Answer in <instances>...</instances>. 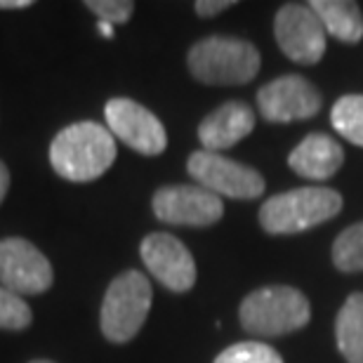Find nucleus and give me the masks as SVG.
Masks as SVG:
<instances>
[{
    "label": "nucleus",
    "mask_w": 363,
    "mask_h": 363,
    "mask_svg": "<svg viewBox=\"0 0 363 363\" xmlns=\"http://www.w3.org/2000/svg\"><path fill=\"white\" fill-rule=\"evenodd\" d=\"M274 38L295 64H318L325 55V28L309 3H286L274 17Z\"/></svg>",
    "instance_id": "nucleus-7"
},
{
    "label": "nucleus",
    "mask_w": 363,
    "mask_h": 363,
    "mask_svg": "<svg viewBox=\"0 0 363 363\" xmlns=\"http://www.w3.org/2000/svg\"><path fill=\"white\" fill-rule=\"evenodd\" d=\"M31 5V0H0V10H24Z\"/></svg>",
    "instance_id": "nucleus-24"
},
{
    "label": "nucleus",
    "mask_w": 363,
    "mask_h": 363,
    "mask_svg": "<svg viewBox=\"0 0 363 363\" xmlns=\"http://www.w3.org/2000/svg\"><path fill=\"white\" fill-rule=\"evenodd\" d=\"M323 97L311 81L300 74L274 78L257 92V108L269 123L307 121L321 111Z\"/></svg>",
    "instance_id": "nucleus-11"
},
{
    "label": "nucleus",
    "mask_w": 363,
    "mask_h": 363,
    "mask_svg": "<svg viewBox=\"0 0 363 363\" xmlns=\"http://www.w3.org/2000/svg\"><path fill=\"white\" fill-rule=\"evenodd\" d=\"M55 283L50 259L21 236L0 241V286L14 295H40Z\"/></svg>",
    "instance_id": "nucleus-10"
},
{
    "label": "nucleus",
    "mask_w": 363,
    "mask_h": 363,
    "mask_svg": "<svg viewBox=\"0 0 363 363\" xmlns=\"http://www.w3.org/2000/svg\"><path fill=\"white\" fill-rule=\"evenodd\" d=\"M151 208L156 220L175 227H213L224 215L220 196L199 184H168L156 189Z\"/></svg>",
    "instance_id": "nucleus-9"
},
{
    "label": "nucleus",
    "mask_w": 363,
    "mask_h": 363,
    "mask_svg": "<svg viewBox=\"0 0 363 363\" xmlns=\"http://www.w3.org/2000/svg\"><path fill=\"white\" fill-rule=\"evenodd\" d=\"M151 302H154V290L147 276L137 269L118 274L108 283L104 300H101V335L116 345L130 342L147 321Z\"/></svg>",
    "instance_id": "nucleus-5"
},
{
    "label": "nucleus",
    "mask_w": 363,
    "mask_h": 363,
    "mask_svg": "<svg viewBox=\"0 0 363 363\" xmlns=\"http://www.w3.org/2000/svg\"><path fill=\"white\" fill-rule=\"evenodd\" d=\"M213 363H283V359L269 345L248 340V342H236L222 350Z\"/></svg>",
    "instance_id": "nucleus-19"
},
{
    "label": "nucleus",
    "mask_w": 363,
    "mask_h": 363,
    "mask_svg": "<svg viewBox=\"0 0 363 363\" xmlns=\"http://www.w3.org/2000/svg\"><path fill=\"white\" fill-rule=\"evenodd\" d=\"M31 363H55V361H48V359H38V361H31Z\"/></svg>",
    "instance_id": "nucleus-26"
},
{
    "label": "nucleus",
    "mask_w": 363,
    "mask_h": 363,
    "mask_svg": "<svg viewBox=\"0 0 363 363\" xmlns=\"http://www.w3.org/2000/svg\"><path fill=\"white\" fill-rule=\"evenodd\" d=\"M335 340L347 363H363V293H352L340 307Z\"/></svg>",
    "instance_id": "nucleus-16"
},
{
    "label": "nucleus",
    "mask_w": 363,
    "mask_h": 363,
    "mask_svg": "<svg viewBox=\"0 0 363 363\" xmlns=\"http://www.w3.org/2000/svg\"><path fill=\"white\" fill-rule=\"evenodd\" d=\"M85 7L97 14L99 21L111 26L125 24L135 12V3H130V0H88Z\"/></svg>",
    "instance_id": "nucleus-21"
},
{
    "label": "nucleus",
    "mask_w": 363,
    "mask_h": 363,
    "mask_svg": "<svg viewBox=\"0 0 363 363\" xmlns=\"http://www.w3.org/2000/svg\"><path fill=\"white\" fill-rule=\"evenodd\" d=\"M342 203L340 191L330 186H297L262 203L259 227L272 236L302 234L340 215Z\"/></svg>",
    "instance_id": "nucleus-2"
},
{
    "label": "nucleus",
    "mask_w": 363,
    "mask_h": 363,
    "mask_svg": "<svg viewBox=\"0 0 363 363\" xmlns=\"http://www.w3.org/2000/svg\"><path fill=\"white\" fill-rule=\"evenodd\" d=\"M7 189H10V170H7V165L0 161V203L5 201Z\"/></svg>",
    "instance_id": "nucleus-23"
},
{
    "label": "nucleus",
    "mask_w": 363,
    "mask_h": 363,
    "mask_svg": "<svg viewBox=\"0 0 363 363\" xmlns=\"http://www.w3.org/2000/svg\"><path fill=\"white\" fill-rule=\"evenodd\" d=\"M186 170L196 179V184L215 196L252 201L264 194V177L255 168L213 151H194L186 161Z\"/></svg>",
    "instance_id": "nucleus-6"
},
{
    "label": "nucleus",
    "mask_w": 363,
    "mask_h": 363,
    "mask_svg": "<svg viewBox=\"0 0 363 363\" xmlns=\"http://www.w3.org/2000/svg\"><path fill=\"white\" fill-rule=\"evenodd\" d=\"M236 3L234 0H199V3L194 5V10L199 17L208 19V17H217V14H222L224 10H229V7H234Z\"/></svg>",
    "instance_id": "nucleus-22"
},
{
    "label": "nucleus",
    "mask_w": 363,
    "mask_h": 363,
    "mask_svg": "<svg viewBox=\"0 0 363 363\" xmlns=\"http://www.w3.org/2000/svg\"><path fill=\"white\" fill-rule=\"evenodd\" d=\"M33 321L31 307L14 295L12 290L0 286V328L3 330H26Z\"/></svg>",
    "instance_id": "nucleus-20"
},
{
    "label": "nucleus",
    "mask_w": 363,
    "mask_h": 363,
    "mask_svg": "<svg viewBox=\"0 0 363 363\" xmlns=\"http://www.w3.org/2000/svg\"><path fill=\"white\" fill-rule=\"evenodd\" d=\"M116 161V142L106 125L94 121L71 123L50 144V165L67 182L99 179Z\"/></svg>",
    "instance_id": "nucleus-1"
},
{
    "label": "nucleus",
    "mask_w": 363,
    "mask_h": 363,
    "mask_svg": "<svg viewBox=\"0 0 363 363\" xmlns=\"http://www.w3.org/2000/svg\"><path fill=\"white\" fill-rule=\"evenodd\" d=\"M316 17L321 19L325 33L333 38L357 45L363 40V12L354 0H314L309 3Z\"/></svg>",
    "instance_id": "nucleus-15"
},
{
    "label": "nucleus",
    "mask_w": 363,
    "mask_h": 363,
    "mask_svg": "<svg viewBox=\"0 0 363 363\" xmlns=\"http://www.w3.org/2000/svg\"><path fill=\"white\" fill-rule=\"evenodd\" d=\"M311 318V304L302 290L293 286L257 288L238 309L243 330L257 337H281L304 328Z\"/></svg>",
    "instance_id": "nucleus-4"
},
{
    "label": "nucleus",
    "mask_w": 363,
    "mask_h": 363,
    "mask_svg": "<svg viewBox=\"0 0 363 363\" xmlns=\"http://www.w3.org/2000/svg\"><path fill=\"white\" fill-rule=\"evenodd\" d=\"M140 257L154 279L172 293H189L196 283V262L177 236L154 231L142 238Z\"/></svg>",
    "instance_id": "nucleus-12"
},
{
    "label": "nucleus",
    "mask_w": 363,
    "mask_h": 363,
    "mask_svg": "<svg viewBox=\"0 0 363 363\" xmlns=\"http://www.w3.org/2000/svg\"><path fill=\"white\" fill-rule=\"evenodd\" d=\"M106 128L142 156H158L168 147V133L154 111L128 97H113L104 106Z\"/></svg>",
    "instance_id": "nucleus-8"
},
{
    "label": "nucleus",
    "mask_w": 363,
    "mask_h": 363,
    "mask_svg": "<svg viewBox=\"0 0 363 363\" xmlns=\"http://www.w3.org/2000/svg\"><path fill=\"white\" fill-rule=\"evenodd\" d=\"M345 163V149L325 133H311L288 154L290 170L307 179H330Z\"/></svg>",
    "instance_id": "nucleus-14"
},
{
    "label": "nucleus",
    "mask_w": 363,
    "mask_h": 363,
    "mask_svg": "<svg viewBox=\"0 0 363 363\" xmlns=\"http://www.w3.org/2000/svg\"><path fill=\"white\" fill-rule=\"evenodd\" d=\"M333 264L342 274L363 272V220L347 227L333 243Z\"/></svg>",
    "instance_id": "nucleus-18"
},
{
    "label": "nucleus",
    "mask_w": 363,
    "mask_h": 363,
    "mask_svg": "<svg viewBox=\"0 0 363 363\" xmlns=\"http://www.w3.org/2000/svg\"><path fill=\"white\" fill-rule=\"evenodd\" d=\"M330 123L340 137L363 147V94H345L330 108Z\"/></svg>",
    "instance_id": "nucleus-17"
},
{
    "label": "nucleus",
    "mask_w": 363,
    "mask_h": 363,
    "mask_svg": "<svg viewBox=\"0 0 363 363\" xmlns=\"http://www.w3.org/2000/svg\"><path fill=\"white\" fill-rule=\"evenodd\" d=\"M99 33L104 35V38H113V26L111 24H104V21H99Z\"/></svg>",
    "instance_id": "nucleus-25"
},
{
    "label": "nucleus",
    "mask_w": 363,
    "mask_h": 363,
    "mask_svg": "<svg viewBox=\"0 0 363 363\" xmlns=\"http://www.w3.org/2000/svg\"><path fill=\"white\" fill-rule=\"evenodd\" d=\"M186 67L203 85H245L259 74L262 57L243 38L208 35L189 48Z\"/></svg>",
    "instance_id": "nucleus-3"
},
{
    "label": "nucleus",
    "mask_w": 363,
    "mask_h": 363,
    "mask_svg": "<svg viewBox=\"0 0 363 363\" xmlns=\"http://www.w3.org/2000/svg\"><path fill=\"white\" fill-rule=\"evenodd\" d=\"M255 130V111L245 101H224L199 123V142L206 151L220 154L236 147Z\"/></svg>",
    "instance_id": "nucleus-13"
}]
</instances>
